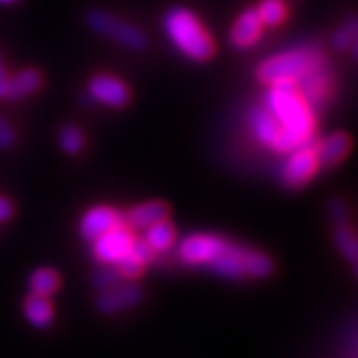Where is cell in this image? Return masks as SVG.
Listing matches in <instances>:
<instances>
[{"mask_svg": "<svg viewBox=\"0 0 358 358\" xmlns=\"http://www.w3.org/2000/svg\"><path fill=\"white\" fill-rule=\"evenodd\" d=\"M247 252H249V249H245V247H238L231 241H227L222 252L207 267L222 278L240 280L245 276Z\"/></svg>", "mask_w": 358, "mask_h": 358, "instance_id": "obj_12", "label": "cell"}, {"mask_svg": "<svg viewBox=\"0 0 358 358\" xmlns=\"http://www.w3.org/2000/svg\"><path fill=\"white\" fill-rule=\"evenodd\" d=\"M8 83H10V77L6 73L4 62H2V57H0V99L8 97Z\"/></svg>", "mask_w": 358, "mask_h": 358, "instance_id": "obj_30", "label": "cell"}, {"mask_svg": "<svg viewBox=\"0 0 358 358\" xmlns=\"http://www.w3.org/2000/svg\"><path fill=\"white\" fill-rule=\"evenodd\" d=\"M88 95L94 101L112 108H123L130 101V90L123 80L112 76H95L88 83Z\"/></svg>", "mask_w": 358, "mask_h": 358, "instance_id": "obj_9", "label": "cell"}, {"mask_svg": "<svg viewBox=\"0 0 358 358\" xmlns=\"http://www.w3.org/2000/svg\"><path fill=\"white\" fill-rule=\"evenodd\" d=\"M262 20H259L256 10H247L236 19L231 29V43L240 50L250 48L262 35Z\"/></svg>", "mask_w": 358, "mask_h": 358, "instance_id": "obj_14", "label": "cell"}, {"mask_svg": "<svg viewBox=\"0 0 358 358\" xmlns=\"http://www.w3.org/2000/svg\"><path fill=\"white\" fill-rule=\"evenodd\" d=\"M41 86H43V76L37 70H31V68L22 70L20 73L11 77L10 83H8V97L6 99L17 101L28 97L29 94L37 92Z\"/></svg>", "mask_w": 358, "mask_h": 358, "instance_id": "obj_17", "label": "cell"}, {"mask_svg": "<svg viewBox=\"0 0 358 358\" xmlns=\"http://www.w3.org/2000/svg\"><path fill=\"white\" fill-rule=\"evenodd\" d=\"M258 13L262 24H267V26H278L285 15H287V8L283 4L282 0H262L258 6Z\"/></svg>", "mask_w": 358, "mask_h": 358, "instance_id": "obj_21", "label": "cell"}, {"mask_svg": "<svg viewBox=\"0 0 358 358\" xmlns=\"http://www.w3.org/2000/svg\"><path fill=\"white\" fill-rule=\"evenodd\" d=\"M86 24L90 26V29H94L95 34L112 37L115 43L128 48V50H134V52H143L148 46V37L145 35V31H141L127 20L119 19L115 15L106 13V11L92 10L86 15Z\"/></svg>", "mask_w": 358, "mask_h": 358, "instance_id": "obj_4", "label": "cell"}, {"mask_svg": "<svg viewBox=\"0 0 358 358\" xmlns=\"http://www.w3.org/2000/svg\"><path fill=\"white\" fill-rule=\"evenodd\" d=\"M320 48L306 44L291 52L280 53L264 61L258 68V79L265 85H276V83H294L302 76L307 68H311L315 62L324 59Z\"/></svg>", "mask_w": 358, "mask_h": 358, "instance_id": "obj_3", "label": "cell"}, {"mask_svg": "<svg viewBox=\"0 0 358 358\" xmlns=\"http://www.w3.org/2000/svg\"><path fill=\"white\" fill-rule=\"evenodd\" d=\"M355 37H357V20H355V17H351V19L345 20V22L336 29L335 34H333L331 44H333V48L338 50V52H344L349 46H353Z\"/></svg>", "mask_w": 358, "mask_h": 358, "instance_id": "obj_23", "label": "cell"}, {"mask_svg": "<svg viewBox=\"0 0 358 358\" xmlns=\"http://www.w3.org/2000/svg\"><path fill=\"white\" fill-rule=\"evenodd\" d=\"M351 150V137L345 132H335L324 141L318 143L316 148V159L318 166H335L344 159Z\"/></svg>", "mask_w": 358, "mask_h": 358, "instance_id": "obj_16", "label": "cell"}, {"mask_svg": "<svg viewBox=\"0 0 358 358\" xmlns=\"http://www.w3.org/2000/svg\"><path fill=\"white\" fill-rule=\"evenodd\" d=\"M227 245V240L216 234H190L179 243V256L185 264L207 267Z\"/></svg>", "mask_w": 358, "mask_h": 358, "instance_id": "obj_7", "label": "cell"}, {"mask_svg": "<svg viewBox=\"0 0 358 358\" xmlns=\"http://www.w3.org/2000/svg\"><path fill=\"white\" fill-rule=\"evenodd\" d=\"M316 148H318V139L313 134L306 141L294 150L289 152V157L283 163L282 178L285 185L298 189L309 181L318 170V159H316Z\"/></svg>", "mask_w": 358, "mask_h": 358, "instance_id": "obj_6", "label": "cell"}, {"mask_svg": "<svg viewBox=\"0 0 358 358\" xmlns=\"http://www.w3.org/2000/svg\"><path fill=\"white\" fill-rule=\"evenodd\" d=\"M327 210H329V217L336 227L348 225V207H345V203L342 199H331L329 205H327Z\"/></svg>", "mask_w": 358, "mask_h": 358, "instance_id": "obj_27", "label": "cell"}, {"mask_svg": "<svg viewBox=\"0 0 358 358\" xmlns=\"http://www.w3.org/2000/svg\"><path fill=\"white\" fill-rule=\"evenodd\" d=\"M163 28L170 43L192 61H208L214 55L213 38L187 8H172L163 19Z\"/></svg>", "mask_w": 358, "mask_h": 358, "instance_id": "obj_2", "label": "cell"}, {"mask_svg": "<svg viewBox=\"0 0 358 358\" xmlns=\"http://www.w3.org/2000/svg\"><path fill=\"white\" fill-rule=\"evenodd\" d=\"M170 214V208L163 201H148L141 203L137 207L130 208L127 216H123L124 225L128 229H148L154 223L166 220Z\"/></svg>", "mask_w": 358, "mask_h": 358, "instance_id": "obj_13", "label": "cell"}, {"mask_svg": "<svg viewBox=\"0 0 358 358\" xmlns=\"http://www.w3.org/2000/svg\"><path fill=\"white\" fill-rule=\"evenodd\" d=\"M119 282H121V274L115 271V267L103 268L99 273H95L94 278H92L94 287L99 292H104L108 291V289L115 287V285H119Z\"/></svg>", "mask_w": 358, "mask_h": 358, "instance_id": "obj_26", "label": "cell"}, {"mask_svg": "<svg viewBox=\"0 0 358 358\" xmlns=\"http://www.w3.org/2000/svg\"><path fill=\"white\" fill-rule=\"evenodd\" d=\"M24 313H26V318L29 320V324L38 327V329H46L48 325L53 322V307L48 296L31 294L24 302Z\"/></svg>", "mask_w": 358, "mask_h": 358, "instance_id": "obj_18", "label": "cell"}, {"mask_svg": "<svg viewBox=\"0 0 358 358\" xmlns=\"http://www.w3.org/2000/svg\"><path fill=\"white\" fill-rule=\"evenodd\" d=\"M29 291L31 294H38V296H52L53 292H57V289L61 287V278L59 274L53 268H37L31 273L28 280Z\"/></svg>", "mask_w": 358, "mask_h": 358, "instance_id": "obj_20", "label": "cell"}, {"mask_svg": "<svg viewBox=\"0 0 358 358\" xmlns=\"http://www.w3.org/2000/svg\"><path fill=\"white\" fill-rule=\"evenodd\" d=\"M335 243L336 249L340 250V255L351 264H357V238H355L353 231L348 225H338L335 234Z\"/></svg>", "mask_w": 358, "mask_h": 358, "instance_id": "obj_22", "label": "cell"}, {"mask_svg": "<svg viewBox=\"0 0 358 358\" xmlns=\"http://www.w3.org/2000/svg\"><path fill=\"white\" fill-rule=\"evenodd\" d=\"M265 108L278 121L280 134L273 148L291 152L315 134V117L294 83L271 85L265 94Z\"/></svg>", "mask_w": 358, "mask_h": 358, "instance_id": "obj_1", "label": "cell"}, {"mask_svg": "<svg viewBox=\"0 0 358 358\" xmlns=\"http://www.w3.org/2000/svg\"><path fill=\"white\" fill-rule=\"evenodd\" d=\"M143 300V289L139 285H115L108 291L101 292L97 298V309L103 315H117L127 311L130 307H136Z\"/></svg>", "mask_w": 358, "mask_h": 358, "instance_id": "obj_11", "label": "cell"}, {"mask_svg": "<svg viewBox=\"0 0 358 358\" xmlns=\"http://www.w3.org/2000/svg\"><path fill=\"white\" fill-rule=\"evenodd\" d=\"M333 85H335V80H333V73H331L325 57L315 62L311 68H307L302 76L294 80V86L311 112H318L329 101Z\"/></svg>", "mask_w": 358, "mask_h": 358, "instance_id": "obj_5", "label": "cell"}, {"mask_svg": "<svg viewBox=\"0 0 358 358\" xmlns=\"http://www.w3.org/2000/svg\"><path fill=\"white\" fill-rule=\"evenodd\" d=\"M13 216V205L6 198H0V222H8Z\"/></svg>", "mask_w": 358, "mask_h": 358, "instance_id": "obj_31", "label": "cell"}, {"mask_svg": "<svg viewBox=\"0 0 358 358\" xmlns=\"http://www.w3.org/2000/svg\"><path fill=\"white\" fill-rule=\"evenodd\" d=\"M59 143H61V148L66 154H79L83 150V146H85V137H83L79 128H76L73 124H68L59 134Z\"/></svg>", "mask_w": 358, "mask_h": 358, "instance_id": "obj_24", "label": "cell"}, {"mask_svg": "<svg viewBox=\"0 0 358 358\" xmlns=\"http://www.w3.org/2000/svg\"><path fill=\"white\" fill-rule=\"evenodd\" d=\"M247 121H249L250 132L255 134L256 139L262 145L273 148L274 141H276V137L280 134V124L273 117V113L268 112L265 106H255V108H250Z\"/></svg>", "mask_w": 358, "mask_h": 358, "instance_id": "obj_15", "label": "cell"}, {"mask_svg": "<svg viewBox=\"0 0 358 358\" xmlns=\"http://www.w3.org/2000/svg\"><path fill=\"white\" fill-rule=\"evenodd\" d=\"M130 255L136 256L139 262H143V264H150L152 258H154V250L148 247V243H146L145 240H136L134 238L132 241V247H130Z\"/></svg>", "mask_w": 358, "mask_h": 358, "instance_id": "obj_28", "label": "cell"}, {"mask_svg": "<svg viewBox=\"0 0 358 358\" xmlns=\"http://www.w3.org/2000/svg\"><path fill=\"white\" fill-rule=\"evenodd\" d=\"M145 241L154 252H165L176 241V229L169 220H161L145 229Z\"/></svg>", "mask_w": 358, "mask_h": 358, "instance_id": "obj_19", "label": "cell"}, {"mask_svg": "<svg viewBox=\"0 0 358 358\" xmlns=\"http://www.w3.org/2000/svg\"><path fill=\"white\" fill-rule=\"evenodd\" d=\"M134 236L127 225H117L110 229L108 232H104L103 236L95 238L92 243V250H94L95 259L99 264L113 265L119 258H123L127 252H130L132 247Z\"/></svg>", "mask_w": 358, "mask_h": 358, "instance_id": "obj_8", "label": "cell"}, {"mask_svg": "<svg viewBox=\"0 0 358 358\" xmlns=\"http://www.w3.org/2000/svg\"><path fill=\"white\" fill-rule=\"evenodd\" d=\"M117 225H124L123 214L112 207L99 205V207L90 208L88 213L83 216L79 223V234L86 241H94L95 238H99L104 232H108L110 229Z\"/></svg>", "mask_w": 358, "mask_h": 358, "instance_id": "obj_10", "label": "cell"}, {"mask_svg": "<svg viewBox=\"0 0 358 358\" xmlns=\"http://www.w3.org/2000/svg\"><path fill=\"white\" fill-rule=\"evenodd\" d=\"M115 271L121 274V278H127V280H134V278H139L143 274V268H145V264L139 262L134 255L127 252L123 258H119L115 264H113Z\"/></svg>", "mask_w": 358, "mask_h": 358, "instance_id": "obj_25", "label": "cell"}, {"mask_svg": "<svg viewBox=\"0 0 358 358\" xmlns=\"http://www.w3.org/2000/svg\"><path fill=\"white\" fill-rule=\"evenodd\" d=\"M2 4H8V2H13V0H0Z\"/></svg>", "mask_w": 358, "mask_h": 358, "instance_id": "obj_32", "label": "cell"}, {"mask_svg": "<svg viewBox=\"0 0 358 358\" xmlns=\"http://www.w3.org/2000/svg\"><path fill=\"white\" fill-rule=\"evenodd\" d=\"M15 145V132L13 128L10 127V123L6 121L2 115H0V148L2 150H8Z\"/></svg>", "mask_w": 358, "mask_h": 358, "instance_id": "obj_29", "label": "cell"}]
</instances>
